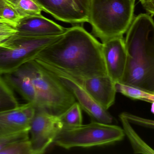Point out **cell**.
<instances>
[{"instance_id":"cell-13","label":"cell","mask_w":154,"mask_h":154,"mask_svg":"<svg viewBox=\"0 0 154 154\" xmlns=\"http://www.w3.org/2000/svg\"><path fill=\"white\" fill-rule=\"evenodd\" d=\"M80 79L88 92L103 108L108 110L114 105L117 92L115 82L108 75Z\"/></svg>"},{"instance_id":"cell-19","label":"cell","mask_w":154,"mask_h":154,"mask_svg":"<svg viewBox=\"0 0 154 154\" xmlns=\"http://www.w3.org/2000/svg\"><path fill=\"white\" fill-rule=\"evenodd\" d=\"M29 130L15 133L0 134V152L12 144L20 140L29 139Z\"/></svg>"},{"instance_id":"cell-11","label":"cell","mask_w":154,"mask_h":154,"mask_svg":"<svg viewBox=\"0 0 154 154\" xmlns=\"http://www.w3.org/2000/svg\"><path fill=\"white\" fill-rule=\"evenodd\" d=\"M15 34L26 37L57 36L65 33L67 28L58 24L43 15L23 17L16 26Z\"/></svg>"},{"instance_id":"cell-15","label":"cell","mask_w":154,"mask_h":154,"mask_svg":"<svg viewBox=\"0 0 154 154\" xmlns=\"http://www.w3.org/2000/svg\"><path fill=\"white\" fill-rule=\"evenodd\" d=\"M119 118L125 135L131 143L135 153L154 154V150L148 146L135 132L128 120L120 114Z\"/></svg>"},{"instance_id":"cell-6","label":"cell","mask_w":154,"mask_h":154,"mask_svg":"<svg viewBox=\"0 0 154 154\" xmlns=\"http://www.w3.org/2000/svg\"><path fill=\"white\" fill-rule=\"evenodd\" d=\"M63 34L42 37L15 34L11 36L0 44V76L14 72L24 63L34 59L41 51Z\"/></svg>"},{"instance_id":"cell-18","label":"cell","mask_w":154,"mask_h":154,"mask_svg":"<svg viewBox=\"0 0 154 154\" xmlns=\"http://www.w3.org/2000/svg\"><path fill=\"white\" fill-rule=\"evenodd\" d=\"M82 108L79 104L75 102L70 107L58 116L63 126H75L82 123Z\"/></svg>"},{"instance_id":"cell-22","label":"cell","mask_w":154,"mask_h":154,"mask_svg":"<svg viewBox=\"0 0 154 154\" xmlns=\"http://www.w3.org/2000/svg\"><path fill=\"white\" fill-rule=\"evenodd\" d=\"M16 32L15 26L5 20H0V44Z\"/></svg>"},{"instance_id":"cell-9","label":"cell","mask_w":154,"mask_h":154,"mask_svg":"<svg viewBox=\"0 0 154 154\" xmlns=\"http://www.w3.org/2000/svg\"><path fill=\"white\" fill-rule=\"evenodd\" d=\"M42 11L72 24L88 22L91 0H37Z\"/></svg>"},{"instance_id":"cell-26","label":"cell","mask_w":154,"mask_h":154,"mask_svg":"<svg viewBox=\"0 0 154 154\" xmlns=\"http://www.w3.org/2000/svg\"><path fill=\"white\" fill-rule=\"evenodd\" d=\"M140 2L148 14L154 15V0H140Z\"/></svg>"},{"instance_id":"cell-14","label":"cell","mask_w":154,"mask_h":154,"mask_svg":"<svg viewBox=\"0 0 154 154\" xmlns=\"http://www.w3.org/2000/svg\"><path fill=\"white\" fill-rule=\"evenodd\" d=\"M4 79L12 90L20 95L27 102L36 107L37 93L36 89L29 77L17 70L3 75Z\"/></svg>"},{"instance_id":"cell-12","label":"cell","mask_w":154,"mask_h":154,"mask_svg":"<svg viewBox=\"0 0 154 154\" xmlns=\"http://www.w3.org/2000/svg\"><path fill=\"white\" fill-rule=\"evenodd\" d=\"M36 108L31 103L0 112V134L29 130Z\"/></svg>"},{"instance_id":"cell-4","label":"cell","mask_w":154,"mask_h":154,"mask_svg":"<svg viewBox=\"0 0 154 154\" xmlns=\"http://www.w3.org/2000/svg\"><path fill=\"white\" fill-rule=\"evenodd\" d=\"M17 70L29 77L35 86L36 108L59 116L76 102L74 95L60 80L36 60L26 62Z\"/></svg>"},{"instance_id":"cell-7","label":"cell","mask_w":154,"mask_h":154,"mask_svg":"<svg viewBox=\"0 0 154 154\" xmlns=\"http://www.w3.org/2000/svg\"><path fill=\"white\" fill-rule=\"evenodd\" d=\"M34 59L60 80L74 95L82 109L91 118L98 122L112 124L114 119L113 117L107 110L103 108L91 96L79 78L39 60Z\"/></svg>"},{"instance_id":"cell-1","label":"cell","mask_w":154,"mask_h":154,"mask_svg":"<svg viewBox=\"0 0 154 154\" xmlns=\"http://www.w3.org/2000/svg\"><path fill=\"white\" fill-rule=\"evenodd\" d=\"M35 59L85 79L107 75L102 44L82 26L67 28L61 38Z\"/></svg>"},{"instance_id":"cell-25","label":"cell","mask_w":154,"mask_h":154,"mask_svg":"<svg viewBox=\"0 0 154 154\" xmlns=\"http://www.w3.org/2000/svg\"><path fill=\"white\" fill-rule=\"evenodd\" d=\"M0 96L15 97L12 90L7 85L3 77L0 76Z\"/></svg>"},{"instance_id":"cell-10","label":"cell","mask_w":154,"mask_h":154,"mask_svg":"<svg viewBox=\"0 0 154 154\" xmlns=\"http://www.w3.org/2000/svg\"><path fill=\"white\" fill-rule=\"evenodd\" d=\"M101 43L107 75L114 82H121L127 62L125 39L123 36L115 37Z\"/></svg>"},{"instance_id":"cell-28","label":"cell","mask_w":154,"mask_h":154,"mask_svg":"<svg viewBox=\"0 0 154 154\" xmlns=\"http://www.w3.org/2000/svg\"><path fill=\"white\" fill-rule=\"evenodd\" d=\"M152 106H151V112L154 115V102H152Z\"/></svg>"},{"instance_id":"cell-24","label":"cell","mask_w":154,"mask_h":154,"mask_svg":"<svg viewBox=\"0 0 154 154\" xmlns=\"http://www.w3.org/2000/svg\"><path fill=\"white\" fill-rule=\"evenodd\" d=\"M18 105L16 98L0 96V112L14 108Z\"/></svg>"},{"instance_id":"cell-27","label":"cell","mask_w":154,"mask_h":154,"mask_svg":"<svg viewBox=\"0 0 154 154\" xmlns=\"http://www.w3.org/2000/svg\"><path fill=\"white\" fill-rule=\"evenodd\" d=\"M8 2H9V0H0V9L2 8Z\"/></svg>"},{"instance_id":"cell-23","label":"cell","mask_w":154,"mask_h":154,"mask_svg":"<svg viewBox=\"0 0 154 154\" xmlns=\"http://www.w3.org/2000/svg\"><path fill=\"white\" fill-rule=\"evenodd\" d=\"M121 114L125 116L131 124H134L141 126L154 129V120L139 117L137 116L127 112H124Z\"/></svg>"},{"instance_id":"cell-16","label":"cell","mask_w":154,"mask_h":154,"mask_svg":"<svg viewBox=\"0 0 154 154\" xmlns=\"http://www.w3.org/2000/svg\"><path fill=\"white\" fill-rule=\"evenodd\" d=\"M115 87L117 93H121L134 100H143L151 103L154 102V94L137 87L117 82H115Z\"/></svg>"},{"instance_id":"cell-29","label":"cell","mask_w":154,"mask_h":154,"mask_svg":"<svg viewBox=\"0 0 154 154\" xmlns=\"http://www.w3.org/2000/svg\"><path fill=\"white\" fill-rule=\"evenodd\" d=\"M2 8H1V9H0V20H3L2 17Z\"/></svg>"},{"instance_id":"cell-20","label":"cell","mask_w":154,"mask_h":154,"mask_svg":"<svg viewBox=\"0 0 154 154\" xmlns=\"http://www.w3.org/2000/svg\"><path fill=\"white\" fill-rule=\"evenodd\" d=\"M0 154H33L29 139L13 143L1 151Z\"/></svg>"},{"instance_id":"cell-5","label":"cell","mask_w":154,"mask_h":154,"mask_svg":"<svg viewBox=\"0 0 154 154\" xmlns=\"http://www.w3.org/2000/svg\"><path fill=\"white\" fill-rule=\"evenodd\" d=\"M121 127L97 121L75 126H63L54 143L61 148H89L113 144L124 139Z\"/></svg>"},{"instance_id":"cell-8","label":"cell","mask_w":154,"mask_h":154,"mask_svg":"<svg viewBox=\"0 0 154 154\" xmlns=\"http://www.w3.org/2000/svg\"><path fill=\"white\" fill-rule=\"evenodd\" d=\"M63 127L58 116L36 108L29 131L32 154L44 153Z\"/></svg>"},{"instance_id":"cell-21","label":"cell","mask_w":154,"mask_h":154,"mask_svg":"<svg viewBox=\"0 0 154 154\" xmlns=\"http://www.w3.org/2000/svg\"><path fill=\"white\" fill-rule=\"evenodd\" d=\"M2 17L5 20L14 25L15 27L17 24L23 18L10 2L3 7Z\"/></svg>"},{"instance_id":"cell-3","label":"cell","mask_w":154,"mask_h":154,"mask_svg":"<svg viewBox=\"0 0 154 154\" xmlns=\"http://www.w3.org/2000/svg\"><path fill=\"white\" fill-rule=\"evenodd\" d=\"M136 0H91L88 23L101 42L123 36L134 18Z\"/></svg>"},{"instance_id":"cell-2","label":"cell","mask_w":154,"mask_h":154,"mask_svg":"<svg viewBox=\"0 0 154 154\" xmlns=\"http://www.w3.org/2000/svg\"><path fill=\"white\" fill-rule=\"evenodd\" d=\"M128 53L121 82L154 94V21L148 14L134 17L126 32Z\"/></svg>"},{"instance_id":"cell-17","label":"cell","mask_w":154,"mask_h":154,"mask_svg":"<svg viewBox=\"0 0 154 154\" xmlns=\"http://www.w3.org/2000/svg\"><path fill=\"white\" fill-rule=\"evenodd\" d=\"M22 18L42 15V9L37 0H9Z\"/></svg>"}]
</instances>
